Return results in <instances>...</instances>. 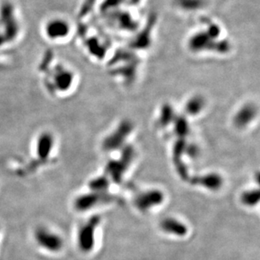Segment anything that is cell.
I'll return each instance as SVG.
<instances>
[{"label":"cell","mask_w":260,"mask_h":260,"mask_svg":"<svg viewBox=\"0 0 260 260\" xmlns=\"http://www.w3.org/2000/svg\"><path fill=\"white\" fill-rule=\"evenodd\" d=\"M161 227L164 232L176 236H184L187 233L186 226L173 218L164 219L161 222Z\"/></svg>","instance_id":"cell-6"},{"label":"cell","mask_w":260,"mask_h":260,"mask_svg":"<svg viewBox=\"0 0 260 260\" xmlns=\"http://www.w3.org/2000/svg\"><path fill=\"white\" fill-rule=\"evenodd\" d=\"M99 223V217H93L80 231V245L84 251H89L93 248L94 230Z\"/></svg>","instance_id":"cell-2"},{"label":"cell","mask_w":260,"mask_h":260,"mask_svg":"<svg viewBox=\"0 0 260 260\" xmlns=\"http://www.w3.org/2000/svg\"><path fill=\"white\" fill-rule=\"evenodd\" d=\"M242 201L247 206H250V207L255 206L260 201V192H259V190H250V191L243 193V196H242Z\"/></svg>","instance_id":"cell-8"},{"label":"cell","mask_w":260,"mask_h":260,"mask_svg":"<svg viewBox=\"0 0 260 260\" xmlns=\"http://www.w3.org/2000/svg\"><path fill=\"white\" fill-rule=\"evenodd\" d=\"M111 200L112 197L104 193L96 192L88 194V195H83L77 200L76 207L79 210L85 211V210L90 209L91 207H94L97 204L110 201Z\"/></svg>","instance_id":"cell-4"},{"label":"cell","mask_w":260,"mask_h":260,"mask_svg":"<svg viewBox=\"0 0 260 260\" xmlns=\"http://www.w3.org/2000/svg\"><path fill=\"white\" fill-rule=\"evenodd\" d=\"M133 149L131 147H127L122 153V158L118 161H111L108 164L107 172L113 178L114 182L119 184L122 181V176L126 170L128 169L130 161L132 160Z\"/></svg>","instance_id":"cell-1"},{"label":"cell","mask_w":260,"mask_h":260,"mask_svg":"<svg viewBox=\"0 0 260 260\" xmlns=\"http://www.w3.org/2000/svg\"><path fill=\"white\" fill-rule=\"evenodd\" d=\"M164 201V194L159 190H150L142 193L136 199V206L141 211H147L158 206Z\"/></svg>","instance_id":"cell-3"},{"label":"cell","mask_w":260,"mask_h":260,"mask_svg":"<svg viewBox=\"0 0 260 260\" xmlns=\"http://www.w3.org/2000/svg\"><path fill=\"white\" fill-rule=\"evenodd\" d=\"M191 183L193 184H200L209 190H217L221 186L222 178L217 173H209L201 177H195L192 178Z\"/></svg>","instance_id":"cell-5"},{"label":"cell","mask_w":260,"mask_h":260,"mask_svg":"<svg viewBox=\"0 0 260 260\" xmlns=\"http://www.w3.org/2000/svg\"><path fill=\"white\" fill-rule=\"evenodd\" d=\"M109 181L105 177H99L96 179H93L90 183V188L95 192H103L107 190L109 187Z\"/></svg>","instance_id":"cell-9"},{"label":"cell","mask_w":260,"mask_h":260,"mask_svg":"<svg viewBox=\"0 0 260 260\" xmlns=\"http://www.w3.org/2000/svg\"><path fill=\"white\" fill-rule=\"evenodd\" d=\"M125 128V127H123ZM129 130L128 128H122V130H117L114 135L110 136L105 141V148L106 150H115L123 143V140L127 136Z\"/></svg>","instance_id":"cell-7"}]
</instances>
